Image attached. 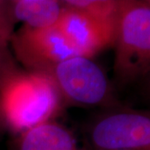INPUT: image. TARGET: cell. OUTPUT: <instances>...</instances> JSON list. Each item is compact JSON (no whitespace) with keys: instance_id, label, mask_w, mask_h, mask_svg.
Masks as SVG:
<instances>
[{"instance_id":"7a4b0ae2","label":"cell","mask_w":150,"mask_h":150,"mask_svg":"<svg viewBox=\"0 0 150 150\" xmlns=\"http://www.w3.org/2000/svg\"><path fill=\"white\" fill-rule=\"evenodd\" d=\"M113 46L119 84L139 80L150 70V2L121 0Z\"/></svg>"},{"instance_id":"8992f818","label":"cell","mask_w":150,"mask_h":150,"mask_svg":"<svg viewBox=\"0 0 150 150\" xmlns=\"http://www.w3.org/2000/svg\"><path fill=\"white\" fill-rule=\"evenodd\" d=\"M116 23L64 7L57 27L77 54L93 59L105 48L113 46Z\"/></svg>"},{"instance_id":"52a82bcc","label":"cell","mask_w":150,"mask_h":150,"mask_svg":"<svg viewBox=\"0 0 150 150\" xmlns=\"http://www.w3.org/2000/svg\"><path fill=\"white\" fill-rule=\"evenodd\" d=\"M11 150H83L72 132L64 126L48 121L18 135Z\"/></svg>"},{"instance_id":"30bf717a","label":"cell","mask_w":150,"mask_h":150,"mask_svg":"<svg viewBox=\"0 0 150 150\" xmlns=\"http://www.w3.org/2000/svg\"><path fill=\"white\" fill-rule=\"evenodd\" d=\"M17 67L8 48V43L0 40V76L16 69Z\"/></svg>"},{"instance_id":"3957f363","label":"cell","mask_w":150,"mask_h":150,"mask_svg":"<svg viewBox=\"0 0 150 150\" xmlns=\"http://www.w3.org/2000/svg\"><path fill=\"white\" fill-rule=\"evenodd\" d=\"M43 74L53 79L65 104L111 108L118 106L108 77L91 58L71 57Z\"/></svg>"},{"instance_id":"9c48e42d","label":"cell","mask_w":150,"mask_h":150,"mask_svg":"<svg viewBox=\"0 0 150 150\" xmlns=\"http://www.w3.org/2000/svg\"><path fill=\"white\" fill-rule=\"evenodd\" d=\"M66 8L84 13L101 20L116 22L121 1L116 0H64Z\"/></svg>"},{"instance_id":"6da1fadb","label":"cell","mask_w":150,"mask_h":150,"mask_svg":"<svg viewBox=\"0 0 150 150\" xmlns=\"http://www.w3.org/2000/svg\"><path fill=\"white\" fill-rule=\"evenodd\" d=\"M65 105L46 74L18 68L0 76V114L6 129L18 136L54 120Z\"/></svg>"},{"instance_id":"277c9868","label":"cell","mask_w":150,"mask_h":150,"mask_svg":"<svg viewBox=\"0 0 150 150\" xmlns=\"http://www.w3.org/2000/svg\"><path fill=\"white\" fill-rule=\"evenodd\" d=\"M89 139L95 150H150L149 112L112 108L92 124Z\"/></svg>"},{"instance_id":"7c38bea8","label":"cell","mask_w":150,"mask_h":150,"mask_svg":"<svg viewBox=\"0 0 150 150\" xmlns=\"http://www.w3.org/2000/svg\"><path fill=\"white\" fill-rule=\"evenodd\" d=\"M0 40H2V41H4V40H3L2 38H0ZM4 42H6V41H4ZM7 43H8V42H7Z\"/></svg>"},{"instance_id":"4fadbf2b","label":"cell","mask_w":150,"mask_h":150,"mask_svg":"<svg viewBox=\"0 0 150 150\" xmlns=\"http://www.w3.org/2000/svg\"><path fill=\"white\" fill-rule=\"evenodd\" d=\"M123 150H133V149H123Z\"/></svg>"},{"instance_id":"5b68a950","label":"cell","mask_w":150,"mask_h":150,"mask_svg":"<svg viewBox=\"0 0 150 150\" xmlns=\"http://www.w3.org/2000/svg\"><path fill=\"white\" fill-rule=\"evenodd\" d=\"M9 42L17 59L31 72L43 73L59 62L79 56L57 26L33 28L23 25Z\"/></svg>"},{"instance_id":"ba28073f","label":"cell","mask_w":150,"mask_h":150,"mask_svg":"<svg viewBox=\"0 0 150 150\" xmlns=\"http://www.w3.org/2000/svg\"><path fill=\"white\" fill-rule=\"evenodd\" d=\"M64 5L57 0H11L8 13L12 22H23L33 28L57 26Z\"/></svg>"},{"instance_id":"8fae6325","label":"cell","mask_w":150,"mask_h":150,"mask_svg":"<svg viewBox=\"0 0 150 150\" xmlns=\"http://www.w3.org/2000/svg\"><path fill=\"white\" fill-rule=\"evenodd\" d=\"M7 130L5 127V124H4V119L2 118L1 114H0V137L3 135V134L4 133V131Z\"/></svg>"}]
</instances>
